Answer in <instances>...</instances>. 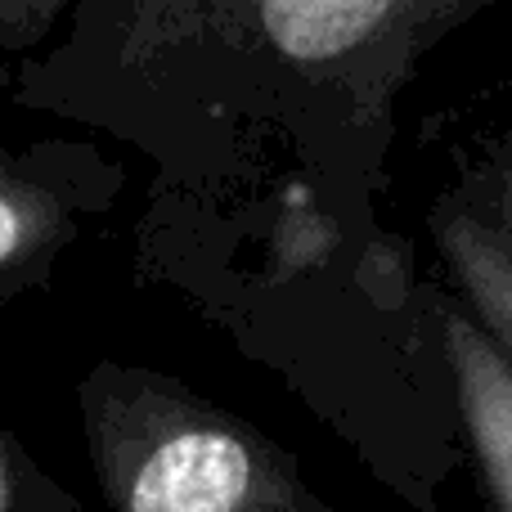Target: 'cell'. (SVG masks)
<instances>
[{
  "label": "cell",
  "mask_w": 512,
  "mask_h": 512,
  "mask_svg": "<svg viewBox=\"0 0 512 512\" xmlns=\"http://www.w3.org/2000/svg\"><path fill=\"white\" fill-rule=\"evenodd\" d=\"M77 400L113 512H337L279 445L171 378L99 364Z\"/></svg>",
  "instance_id": "obj_1"
},
{
  "label": "cell",
  "mask_w": 512,
  "mask_h": 512,
  "mask_svg": "<svg viewBox=\"0 0 512 512\" xmlns=\"http://www.w3.org/2000/svg\"><path fill=\"white\" fill-rule=\"evenodd\" d=\"M256 27V41L297 68H337L355 54L387 45L396 36H427L463 18L441 5H391V0H279V5L234 9Z\"/></svg>",
  "instance_id": "obj_2"
},
{
  "label": "cell",
  "mask_w": 512,
  "mask_h": 512,
  "mask_svg": "<svg viewBox=\"0 0 512 512\" xmlns=\"http://www.w3.org/2000/svg\"><path fill=\"white\" fill-rule=\"evenodd\" d=\"M441 337L481 477L495 508L512 512V360L481 333L477 319L459 315L454 306L441 310Z\"/></svg>",
  "instance_id": "obj_3"
},
{
  "label": "cell",
  "mask_w": 512,
  "mask_h": 512,
  "mask_svg": "<svg viewBox=\"0 0 512 512\" xmlns=\"http://www.w3.org/2000/svg\"><path fill=\"white\" fill-rule=\"evenodd\" d=\"M436 234H441L445 261L454 265L472 310H477L481 333L512 360V239L477 207L441 212Z\"/></svg>",
  "instance_id": "obj_4"
},
{
  "label": "cell",
  "mask_w": 512,
  "mask_h": 512,
  "mask_svg": "<svg viewBox=\"0 0 512 512\" xmlns=\"http://www.w3.org/2000/svg\"><path fill=\"white\" fill-rule=\"evenodd\" d=\"M72 234V203L63 189L0 153V283L36 270Z\"/></svg>",
  "instance_id": "obj_5"
},
{
  "label": "cell",
  "mask_w": 512,
  "mask_h": 512,
  "mask_svg": "<svg viewBox=\"0 0 512 512\" xmlns=\"http://www.w3.org/2000/svg\"><path fill=\"white\" fill-rule=\"evenodd\" d=\"M27 477H32V472H27L23 463H14L9 441L0 436V512H36V508H41V504H32Z\"/></svg>",
  "instance_id": "obj_6"
},
{
  "label": "cell",
  "mask_w": 512,
  "mask_h": 512,
  "mask_svg": "<svg viewBox=\"0 0 512 512\" xmlns=\"http://www.w3.org/2000/svg\"><path fill=\"white\" fill-rule=\"evenodd\" d=\"M477 212L486 221H495L512 239V140L499 149V167H495V180H490V203L477 207Z\"/></svg>",
  "instance_id": "obj_7"
},
{
  "label": "cell",
  "mask_w": 512,
  "mask_h": 512,
  "mask_svg": "<svg viewBox=\"0 0 512 512\" xmlns=\"http://www.w3.org/2000/svg\"><path fill=\"white\" fill-rule=\"evenodd\" d=\"M54 18V5H0V45H18L36 36Z\"/></svg>",
  "instance_id": "obj_8"
}]
</instances>
